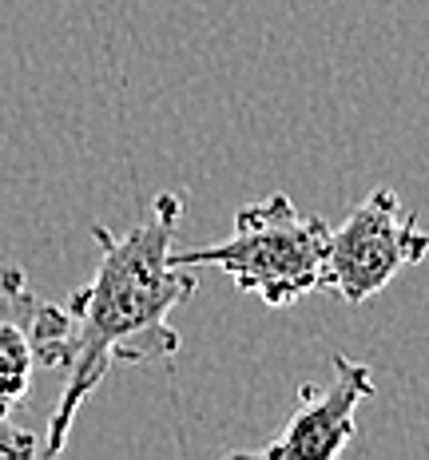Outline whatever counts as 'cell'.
Returning <instances> with one entry per match:
<instances>
[{
  "label": "cell",
  "instance_id": "1",
  "mask_svg": "<svg viewBox=\"0 0 429 460\" xmlns=\"http://www.w3.org/2000/svg\"><path fill=\"white\" fill-rule=\"evenodd\" d=\"M183 223V199L164 190L151 215L128 234H112L95 223L92 238L100 246V266L92 282L68 298L72 341L64 358V385L48 417L44 456H60L72 437L84 401L95 393L112 366H151L179 353V330L171 310L195 294L199 278L175 266V234Z\"/></svg>",
  "mask_w": 429,
  "mask_h": 460
},
{
  "label": "cell",
  "instance_id": "2",
  "mask_svg": "<svg viewBox=\"0 0 429 460\" xmlns=\"http://www.w3.org/2000/svg\"><path fill=\"white\" fill-rule=\"evenodd\" d=\"M330 226L318 215H302L282 190L235 210V226L223 243L175 251V266L223 270L235 290L255 294L271 310L302 302L326 282Z\"/></svg>",
  "mask_w": 429,
  "mask_h": 460
},
{
  "label": "cell",
  "instance_id": "3",
  "mask_svg": "<svg viewBox=\"0 0 429 460\" xmlns=\"http://www.w3.org/2000/svg\"><path fill=\"white\" fill-rule=\"evenodd\" d=\"M425 258L429 234L417 226L414 210H406L398 190L378 187L350 210L346 223L330 230L322 286H330L342 302L362 305Z\"/></svg>",
  "mask_w": 429,
  "mask_h": 460
},
{
  "label": "cell",
  "instance_id": "4",
  "mask_svg": "<svg viewBox=\"0 0 429 460\" xmlns=\"http://www.w3.org/2000/svg\"><path fill=\"white\" fill-rule=\"evenodd\" d=\"M72 341L68 305L44 302L21 266L0 270V417L24 405L36 366L64 369Z\"/></svg>",
  "mask_w": 429,
  "mask_h": 460
},
{
  "label": "cell",
  "instance_id": "5",
  "mask_svg": "<svg viewBox=\"0 0 429 460\" xmlns=\"http://www.w3.org/2000/svg\"><path fill=\"white\" fill-rule=\"evenodd\" d=\"M374 397L370 366L334 353V385H302L299 409L282 425V433L263 445L255 456L263 460H334L346 453L358 433V405Z\"/></svg>",
  "mask_w": 429,
  "mask_h": 460
},
{
  "label": "cell",
  "instance_id": "6",
  "mask_svg": "<svg viewBox=\"0 0 429 460\" xmlns=\"http://www.w3.org/2000/svg\"><path fill=\"white\" fill-rule=\"evenodd\" d=\"M40 453V440H36L28 429H16L8 417H0V456L4 460H24Z\"/></svg>",
  "mask_w": 429,
  "mask_h": 460
}]
</instances>
